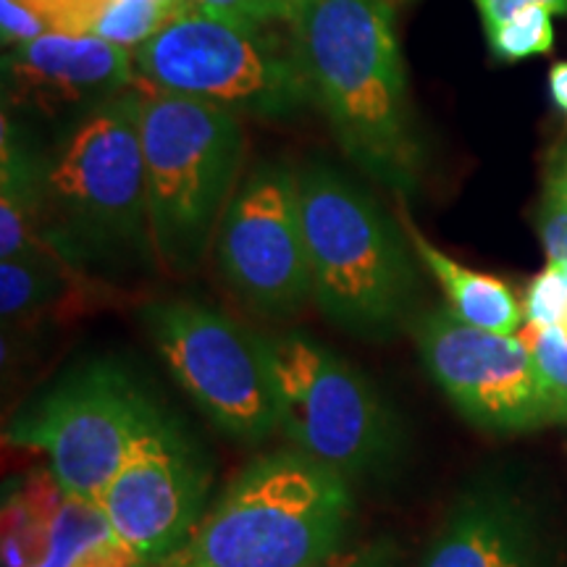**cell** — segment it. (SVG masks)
Masks as SVG:
<instances>
[{
	"instance_id": "obj_1",
	"label": "cell",
	"mask_w": 567,
	"mask_h": 567,
	"mask_svg": "<svg viewBox=\"0 0 567 567\" xmlns=\"http://www.w3.org/2000/svg\"><path fill=\"white\" fill-rule=\"evenodd\" d=\"M289 34L313 103L354 166L394 193H413L423 145L389 0H297Z\"/></svg>"
},
{
	"instance_id": "obj_2",
	"label": "cell",
	"mask_w": 567,
	"mask_h": 567,
	"mask_svg": "<svg viewBox=\"0 0 567 567\" xmlns=\"http://www.w3.org/2000/svg\"><path fill=\"white\" fill-rule=\"evenodd\" d=\"M352 513L344 473L297 446L276 450L252 460L155 567H313L344 549Z\"/></svg>"
},
{
	"instance_id": "obj_3",
	"label": "cell",
	"mask_w": 567,
	"mask_h": 567,
	"mask_svg": "<svg viewBox=\"0 0 567 567\" xmlns=\"http://www.w3.org/2000/svg\"><path fill=\"white\" fill-rule=\"evenodd\" d=\"M140 92L84 113L45 168L42 245L69 268L153 250L147 221Z\"/></svg>"
},
{
	"instance_id": "obj_4",
	"label": "cell",
	"mask_w": 567,
	"mask_h": 567,
	"mask_svg": "<svg viewBox=\"0 0 567 567\" xmlns=\"http://www.w3.org/2000/svg\"><path fill=\"white\" fill-rule=\"evenodd\" d=\"M313 300L347 334L392 339L413 308L417 276L405 226L323 163L297 174Z\"/></svg>"
},
{
	"instance_id": "obj_5",
	"label": "cell",
	"mask_w": 567,
	"mask_h": 567,
	"mask_svg": "<svg viewBox=\"0 0 567 567\" xmlns=\"http://www.w3.org/2000/svg\"><path fill=\"white\" fill-rule=\"evenodd\" d=\"M140 92L147 221L153 250L176 274L200 264L237 193L245 130L237 113L134 82Z\"/></svg>"
},
{
	"instance_id": "obj_6",
	"label": "cell",
	"mask_w": 567,
	"mask_h": 567,
	"mask_svg": "<svg viewBox=\"0 0 567 567\" xmlns=\"http://www.w3.org/2000/svg\"><path fill=\"white\" fill-rule=\"evenodd\" d=\"M132 55L140 80L234 113L289 116L313 103L292 34L281 42L189 3Z\"/></svg>"
},
{
	"instance_id": "obj_7",
	"label": "cell",
	"mask_w": 567,
	"mask_h": 567,
	"mask_svg": "<svg viewBox=\"0 0 567 567\" xmlns=\"http://www.w3.org/2000/svg\"><path fill=\"white\" fill-rule=\"evenodd\" d=\"M161 415L124 365L87 360L27 402L6 425V442L42 452L63 492L97 502Z\"/></svg>"
},
{
	"instance_id": "obj_8",
	"label": "cell",
	"mask_w": 567,
	"mask_h": 567,
	"mask_svg": "<svg viewBox=\"0 0 567 567\" xmlns=\"http://www.w3.org/2000/svg\"><path fill=\"white\" fill-rule=\"evenodd\" d=\"M279 425L297 450L350 476L389 471L402 450L392 408L358 368L305 334L266 339Z\"/></svg>"
},
{
	"instance_id": "obj_9",
	"label": "cell",
	"mask_w": 567,
	"mask_h": 567,
	"mask_svg": "<svg viewBox=\"0 0 567 567\" xmlns=\"http://www.w3.org/2000/svg\"><path fill=\"white\" fill-rule=\"evenodd\" d=\"M155 350L205 417L237 442L255 444L279 425V396L266 339L195 300L142 310Z\"/></svg>"
},
{
	"instance_id": "obj_10",
	"label": "cell",
	"mask_w": 567,
	"mask_h": 567,
	"mask_svg": "<svg viewBox=\"0 0 567 567\" xmlns=\"http://www.w3.org/2000/svg\"><path fill=\"white\" fill-rule=\"evenodd\" d=\"M216 260L243 300L289 318L313 300L300 182L281 163H260L239 184L216 229Z\"/></svg>"
},
{
	"instance_id": "obj_11",
	"label": "cell",
	"mask_w": 567,
	"mask_h": 567,
	"mask_svg": "<svg viewBox=\"0 0 567 567\" xmlns=\"http://www.w3.org/2000/svg\"><path fill=\"white\" fill-rule=\"evenodd\" d=\"M415 344L436 386L478 429L517 434L557 423L534 354L520 337L467 326L450 308L415 323Z\"/></svg>"
},
{
	"instance_id": "obj_12",
	"label": "cell",
	"mask_w": 567,
	"mask_h": 567,
	"mask_svg": "<svg viewBox=\"0 0 567 567\" xmlns=\"http://www.w3.org/2000/svg\"><path fill=\"white\" fill-rule=\"evenodd\" d=\"M210 473L179 423L163 413L126 457L97 505L124 544L155 567L203 520Z\"/></svg>"
},
{
	"instance_id": "obj_13",
	"label": "cell",
	"mask_w": 567,
	"mask_h": 567,
	"mask_svg": "<svg viewBox=\"0 0 567 567\" xmlns=\"http://www.w3.org/2000/svg\"><path fill=\"white\" fill-rule=\"evenodd\" d=\"M0 551L3 567H147L101 505L63 492L51 471L9 486Z\"/></svg>"
},
{
	"instance_id": "obj_14",
	"label": "cell",
	"mask_w": 567,
	"mask_h": 567,
	"mask_svg": "<svg viewBox=\"0 0 567 567\" xmlns=\"http://www.w3.org/2000/svg\"><path fill=\"white\" fill-rule=\"evenodd\" d=\"M130 48L92 34L45 32L3 59L6 101L59 116L113 101L137 82Z\"/></svg>"
},
{
	"instance_id": "obj_15",
	"label": "cell",
	"mask_w": 567,
	"mask_h": 567,
	"mask_svg": "<svg viewBox=\"0 0 567 567\" xmlns=\"http://www.w3.org/2000/svg\"><path fill=\"white\" fill-rule=\"evenodd\" d=\"M417 567H551V551L515 488L478 484L450 507Z\"/></svg>"
},
{
	"instance_id": "obj_16",
	"label": "cell",
	"mask_w": 567,
	"mask_h": 567,
	"mask_svg": "<svg viewBox=\"0 0 567 567\" xmlns=\"http://www.w3.org/2000/svg\"><path fill=\"white\" fill-rule=\"evenodd\" d=\"M402 226H405L410 245L423 266L434 274V279L442 287L446 297V308L455 313L460 321L476 329L492 331L502 337H517L523 329V305L517 302L513 289L496 276L473 271L450 255H444L436 245L417 231V226L410 221V216L402 210Z\"/></svg>"
},
{
	"instance_id": "obj_17",
	"label": "cell",
	"mask_w": 567,
	"mask_h": 567,
	"mask_svg": "<svg viewBox=\"0 0 567 567\" xmlns=\"http://www.w3.org/2000/svg\"><path fill=\"white\" fill-rule=\"evenodd\" d=\"M3 168H0V258L51 252L42 245L45 168L30 142L3 118Z\"/></svg>"
},
{
	"instance_id": "obj_18",
	"label": "cell",
	"mask_w": 567,
	"mask_h": 567,
	"mask_svg": "<svg viewBox=\"0 0 567 567\" xmlns=\"http://www.w3.org/2000/svg\"><path fill=\"white\" fill-rule=\"evenodd\" d=\"M74 276L53 252L17 255L0 264V313L6 321L42 316L61 300Z\"/></svg>"
},
{
	"instance_id": "obj_19",
	"label": "cell",
	"mask_w": 567,
	"mask_h": 567,
	"mask_svg": "<svg viewBox=\"0 0 567 567\" xmlns=\"http://www.w3.org/2000/svg\"><path fill=\"white\" fill-rule=\"evenodd\" d=\"M184 6L161 3V0H111L92 24L90 34L113 45L140 48L142 42L158 34Z\"/></svg>"
},
{
	"instance_id": "obj_20",
	"label": "cell",
	"mask_w": 567,
	"mask_h": 567,
	"mask_svg": "<svg viewBox=\"0 0 567 567\" xmlns=\"http://www.w3.org/2000/svg\"><path fill=\"white\" fill-rule=\"evenodd\" d=\"M555 11L547 6H526L505 24L486 32L488 51L502 63H520L547 55L555 48Z\"/></svg>"
},
{
	"instance_id": "obj_21",
	"label": "cell",
	"mask_w": 567,
	"mask_h": 567,
	"mask_svg": "<svg viewBox=\"0 0 567 567\" xmlns=\"http://www.w3.org/2000/svg\"><path fill=\"white\" fill-rule=\"evenodd\" d=\"M517 337L534 354V363L555 405L557 423H567V339L559 331L536 323H523Z\"/></svg>"
},
{
	"instance_id": "obj_22",
	"label": "cell",
	"mask_w": 567,
	"mask_h": 567,
	"mask_svg": "<svg viewBox=\"0 0 567 567\" xmlns=\"http://www.w3.org/2000/svg\"><path fill=\"white\" fill-rule=\"evenodd\" d=\"M526 323L555 329L567 339V276L555 266H547L528 284L523 300Z\"/></svg>"
},
{
	"instance_id": "obj_23",
	"label": "cell",
	"mask_w": 567,
	"mask_h": 567,
	"mask_svg": "<svg viewBox=\"0 0 567 567\" xmlns=\"http://www.w3.org/2000/svg\"><path fill=\"white\" fill-rule=\"evenodd\" d=\"M197 11L231 21V24L268 30L271 24L292 19L297 0H187Z\"/></svg>"
},
{
	"instance_id": "obj_24",
	"label": "cell",
	"mask_w": 567,
	"mask_h": 567,
	"mask_svg": "<svg viewBox=\"0 0 567 567\" xmlns=\"http://www.w3.org/2000/svg\"><path fill=\"white\" fill-rule=\"evenodd\" d=\"M55 32L90 34L111 0H27Z\"/></svg>"
},
{
	"instance_id": "obj_25",
	"label": "cell",
	"mask_w": 567,
	"mask_h": 567,
	"mask_svg": "<svg viewBox=\"0 0 567 567\" xmlns=\"http://www.w3.org/2000/svg\"><path fill=\"white\" fill-rule=\"evenodd\" d=\"M45 32H51V24L27 0H0V38L6 48L11 45L13 51L42 38Z\"/></svg>"
},
{
	"instance_id": "obj_26",
	"label": "cell",
	"mask_w": 567,
	"mask_h": 567,
	"mask_svg": "<svg viewBox=\"0 0 567 567\" xmlns=\"http://www.w3.org/2000/svg\"><path fill=\"white\" fill-rule=\"evenodd\" d=\"M538 237L547 250L549 266L559 268L567 276V210L547 197L538 210Z\"/></svg>"
},
{
	"instance_id": "obj_27",
	"label": "cell",
	"mask_w": 567,
	"mask_h": 567,
	"mask_svg": "<svg viewBox=\"0 0 567 567\" xmlns=\"http://www.w3.org/2000/svg\"><path fill=\"white\" fill-rule=\"evenodd\" d=\"M313 567H396V547L392 538H375L354 549H339Z\"/></svg>"
},
{
	"instance_id": "obj_28",
	"label": "cell",
	"mask_w": 567,
	"mask_h": 567,
	"mask_svg": "<svg viewBox=\"0 0 567 567\" xmlns=\"http://www.w3.org/2000/svg\"><path fill=\"white\" fill-rule=\"evenodd\" d=\"M473 3H476L486 32L505 24L509 17H515L526 6H547V9L559 13V17H567V0H473Z\"/></svg>"
},
{
	"instance_id": "obj_29",
	"label": "cell",
	"mask_w": 567,
	"mask_h": 567,
	"mask_svg": "<svg viewBox=\"0 0 567 567\" xmlns=\"http://www.w3.org/2000/svg\"><path fill=\"white\" fill-rule=\"evenodd\" d=\"M547 200L567 210V147L555 155L547 176Z\"/></svg>"
},
{
	"instance_id": "obj_30",
	"label": "cell",
	"mask_w": 567,
	"mask_h": 567,
	"mask_svg": "<svg viewBox=\"0 0 567 567\" xmlns=\"http://www.w3.org/2000/svg\"><path fill=\"white\" fill-rule=\"evenodd\" d=\"M549 95L555 109L563 113L567 122V61L551 63L549 69Z\"/></svg>"
},
{
	"instance_id": "obj_31",
	"label": "cell",
	"mask_w": 567,
	"mask_h": 567,
	"mask_svg": "<svg viewBox=\"0 0 567 567\" xmlns=\"http://www.w3.org/2000/svg\"><path fill=\"white\" fill-rule=\"evenodd\" d=\"M161 3H172V6H184L187 0H161Z\"/></svg>"
}]
</instances>
